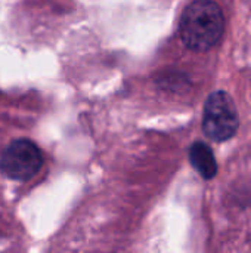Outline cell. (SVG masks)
I'll list each match as a JSON object with an SVG mask.
<instances>
[{
  "label": "cell",
  "mask_w": 251,
  "mask_h": 253,
  "mask_svg": "<svg viewBox=\"0 0 251 253\" xmlns=\"http://www.w3.org/2000/svg\"><path fill=\"white\" fill-rule=\"evenodd\" d=\"M225 19L222 9L212 0H195L182 13L179 33L186 47L197 52L212 49L222 37Z\"/></svg>",
  "instance_id": "obj_1"
},
{
  "label": "cell",
  "mask_w": 251,
  "mask_h": 253,
  "mask_svg": "<svg viewBox=\"0 0 251 253\" xmlns=\"http://www.w3.org/2000/svg\"><path fill=\"white\" fill-rule=\"evenodd\" d=\"M238 129V113L234 101L226 92L212 93L204 105L203 130L216 142L226 141Z\"/></svg>",
  "instance_id": "obj_2"
},
{
  "label": "cell",
  "mask_w": 251,
  "mask_h": 253,
  "mask_svg": "<svg viewBox=\"0 0 251 253\" xmlns=\"http://www.w3.org/2000/svg\"><path fill=\"white\" fill-rule=\"evenodd\" d=\"M189 160L195 170L206 179H212L217 173V163L210 147L204 142H195L189 150Z\"/></svg>",
  "instance_id": "obj_4"
},
{
  "label": "cell",
  "mask_w": 251,
  "mask_h": 253,
  "mask_svg": "<svg viewBox=\"0 0 251 253\" xmlns=\"http://www.w3.org/2000/svg\"><path fill=\"white\" fill-rule=\"evenodd\" d=\"M43 156L40 148L28 139L12 141L0 154V170L10 179H31L41 168Z\"/></svg>",
  "instance_id": "obj_3"
}]
</instances>
